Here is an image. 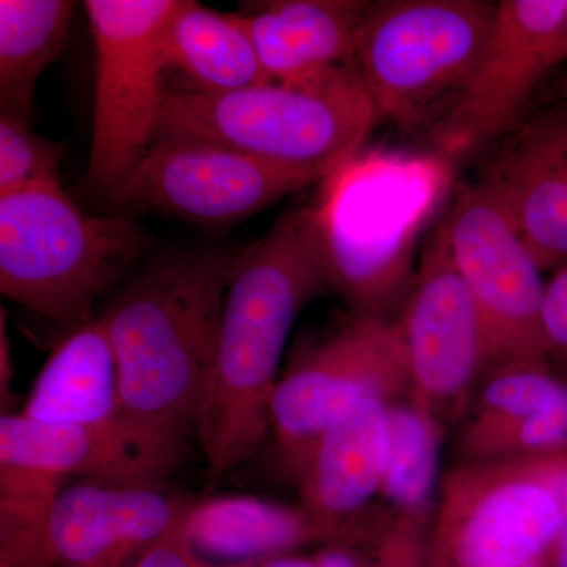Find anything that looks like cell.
<instances>
[{"label": "cell", "instance_id": "6da1fadb", "mask_svg": "<svg viewBox=\"0 0 567 567\" xmlns=\"http://www.w3.org/2000/svg\"><path fill=\"white\" fill-rule=\"evenodd\" d=\"M330 290L308 207L286 213L262 238L234 254L215 361L194 427L213 483L245 464L270 435L287 339L306 306Z\"/></svg>", "mask_w": 567, "mask_h": 567}, {"label": "cell", "instance_id": "7a4b0ae2", "mask_svg": "<svg viewBox=\"0 0 567 567\" xmlns=\"http://www.w3.org/2000/svg\"><path fill=\"white\" fill-rule=\"evenodd\" d=\"M454 164L427 151L361 148L320 182L308 208L331 290L353 316L398 317L425 229L456 189Z\"/></svg>", "mask_w": 567, "mask_h": 567}, {"label": "cell", "instance_id": "3957f363", "mask_svg": "<svg viewBox=\"0 0 567 567\" xmlns=\"http://www.w3.org/2000/svg\"><path fill=\"white\" fill-rule=\"evenodd\" d=\"M234 254L189 249L148 265L102 320L123 412L188 435L210 380Z\"/></svg>", "mask_w": 567, "mask_h": 567}, {"label": "cell", "instance_id": "277c9868", "mask_svg": "<svg viewBox=\"0 0 567 567\" xmlns=\"http://www.w3.org/2000/svg\"><path fill=\"white\" fill-rule=\"evenodd\" d=\"M377 121L357 70H346L309 84L268 81L227 93L167 87L156 137L212 141L327 177L361 151Z\"/></svg>", "mask_w": 567, "mask_h": 567}, {"label": "cell", "instance_id": "5b68a950", "mask_svg": "<svg viewBox=\"0 0 567 567\" xmlns=\"http://www.w3.org/2000/svg\"><path fill=\"white\" fill-rule=\"evenodd\" d=\"M145 248L136 224L87 215L62 186L0 196V290L66 330L92 322L95 301Z\"/></svg>", "mask_w": 567, "mask_h": 567}, {"label": "cell", "instance_id": "8992f818", "mask_svg": "<svg viewBox=\"0 0 567 567\" xmlns=\"http://www.w3.org/2000/svg\"><path fill=\"white\" fill-rule=\"evenodd\" d=\"M496 9L487 0L372 2L354 70L380 121L421 137L442 122L480 62Z\"/></svg>", "mask_w": 567, "mask_h": 567}, {"label": "cell", "instance_id": "52a82bcc", "mask_svg": "<svg viewBox=\"0 0 567 567\" xmlns=\"http://www.w3.org/2000/svg\"><path fill=\"white\" fill-rule=\"evenodd\" d=\"M567 518V446L464 461L442 476L425 567L546 563Z\"/></svg>", "mask_w": 567, "mask_h": 567}, {"label": "cell", "instance_id": "ba28073f", "mask_svg": "<svg viewBox=\"0 0 567 567\" xmlns=\"http://www.w3.org/2000/svg\"><path fill=\"white\" fill-rule=\"evenodd\" d=\"M178 0H87L95 50L91 158L82 186L118 197L158 136L167 22Z\"/></svg>", "mask_w": 567, "mask_h": 567}, {"label": "cell", "instance_id": "9c48e42d", "mask_svg": "<svg viewBox=\"0 0 567 567\" xmlns=\"http://www.w3.org/2000/svg\"><path fill=\"white\" fill-rule=\"evenodd\" d=\"M410 369L394 320L352 316L320 344L306 349L279 377L270 434L286 476L295 483L330 425L369 401L409 399Z\"/></svg>", "mask_w": 567, "mask_h": 567}, {"label": "cell", "instance_id": "30bf717a", "mask_svg": "<svg viewBox=\"0 0 567 567\" xmlns=\"http://www.w3.org/2000/svg\"><path fill=\"white\" fill-rule=\"evenodd\" d=\"M443 223L454 265L483 323L488 371L548 365L543 270L492 183L481 177L456 186Z\"/></svg>", "mask_w": 567, "mask_h": 567}, {"label": "cell", "instance_id": "8fae6325", "mask_svg": "<svg viewBox=\"0 0 567 567\" xmlns=\"http://www.w3.org/2000/svg\"><path fill=\"white\" fill-rule=\"evenodd\" d=\"M567 0H502L465 91L421 140L456 163L513 132L537 85L567 59Z\"/></svg>", "mask_w": 567, "mask_h": 567}, {"label": "cell", "instance_id": "7c38bea8", "mask_svg": "<svg viewBox=\"0 0 567 567\" xmlns=\"http://www.w3.org/2000/svg\"><path fill=\"white\" fill-rule=\"evenodd\" d=\"M323 178L216 142L159 136L115 205L152 208L197 226H234Z\"/></svg>", "mask_w": 567, "mask_h": 567}, {"label": "cell", "instance_id": "4fadbf2b", "mask_svg": "<svg viewBox=\"0 0 567 567\" xmlns=\"http://www.w3.org/2000/svg\"><path fill=\"white\" fill-rule=\"evenodd\" d=\"M394 322L409 360V401L446 425L487 371V349L475 301L451 256L443 213Z\"/></svg>", "mask_w": 567, "mask_h": 567}, {"label": "cell", "instance_id": "5bb4252c", "mask_svg": "<svg viewBox=\"0 0 567 567\" xmlns=\"http://www.w3.org/2000/svg\"><path fill=\"white\" fill-rule=\"evenodd\" d=\"M185 435L128 415L99 423L0 417V461L50 470L110 487H156L185 457Z\"/></svg>", "mask_w": 567, "mask_h": 567}, {"label": "cell", "instance_id": "9a60e30c", "mask_svg": "<svg viewBox=\"0 0 567 567\" xmlns=\"http://www.w3.org/2000/svg\"><path fill=\"white\" fill-rule=\"evenodd\" d=\"M185 499L156 487H65L51 520L55 567H133L174 524Z\"/></svg>", "mask_w": 567, "mask_h": 567}, {"label": "cell", "instance_id": "2e32d148", "mask_svg": "<svg viewBox=\"0 0 567 567\" xmlns=\"http://www.w3.org/2000/svg\"><path fill=\"white\" fill-rule=\"evenodd\" d=\"M372 2L268 0L241 13L271 82L309 84L354 70L358 39Z\"/></svg>", "mask_w": 567, "mask_h": 567}, {"label": "cell", "instance_id": "e0dca14e", "mask_svg": "<svg viewBox=\"0 0 567 567\" xmlns=\"http://www.w3.org/2000/svg\"><path fill=\"white\" fill-rule=\"evenodd\" d=\"M388 402L354 406L324 431L298 480L301 509L333 544L347 525L379 496L385 476Z\"/></svg>", "mask_w": 567, "mask_h": 567}, {"label": "cell", "instance_id": "ac0fdd59", "mask_svg": "<svg viewBox=\"0 0 567 567\" xmlns=\"http://www.w3.org/2000/svg\"><path fill=\"white\" fill-rule=\"evenodd\" d=\"M543 271L567 267V167L539 112L518 123L483 175Z\"/></svg>", "mask_w": 567, "mask_h": 567}, {"label": "cell", "instance_id": "d6986e66", "mask_svg": "<svg viewBox=\"0 0 567 567\" xmlns=\"http://www.w3.org/2000/svg\"><path fill=\"white\" fill-rule=\"evenodd\" d=\"M183 529L194 557L212 567H252L312 544H327L300 506L257 496L189 502Z\"/></svg>", "mask_w": 567, "mask_h": 567}, {"label": "cell", "instance_id": "ffe728a7", "mask_svg": "<svg viewBox=\"0 0 567 567\" xmlns=\"http://www.w3.org/2000/svg\"><path fill=\"white\" fill-rule=\"evenodd\" d=\"M44 423H99L123 412L117 363L102 317L54 347L22 406Z\"/></svg>", "mask_w": 567, "mask_h": 567}, {"label": "cell", "instance_id": "44dd1931", "mask_svg": "<svg viewBox=\"0 0 567 567\" xmlns=\"http://www.w3.org/2000/svg\"><path fill=\"white\" fill-rule=\"evenodd\" d=\"M167 69L189 91L227 93L268 82L240 14L219 13L193 0H178L164 35Z\"/></svg>", "mask_w": 567, "mask_h": 567}, {"label": "cell", "instance_id": "7402d4cb", "mask_svg": "<svg viewBox=\"0 0 567 567\" xmlns=\"http://www.w3.org/2000/svg\"><path fill=\"white\" fill-rule=\"evenodd\" d=\"M73 11L69 0H0L2 117L31 125L37 81L61 52Z\"/></svg>", "mask_w": 567, "mask_h": 567}, {"label": "cell", "instance_id": "603a6c76", "mask_svg": "<svg viewBox=\"0 0 567 567\" xmlns=\"http://www.w3.org/2000/svg\"><path fill=\"white\" fill-rule=\"evenodd\" d=\"M390 446L380 498L391 517L429 533L440 483V451L445 424L409 399L391 402Z\"/></svg>", "mask_w": 567, "mask_h": 567}, {"label": "cell", "instance_id": "cb8c5ba5", "mask_svg": "<svg viewBox=\"0 0 567 567\" xmlns=\"http://www.w3.org/2000/svg\"><path fill=\"white\" fill-rule=\"evenodd\" d=\"M65 477L0 461V567H55L51 520Z\"/></svg>", "mask_w": 567, "mask_h": 567}, {"label": "cell", "instance_id": "d4e9b609", "mask_svg": "<svg viewBox=\"0 0 567 567\" xmlns=\"http://www.w3.org/2000/svg\"><path fill=\"white\" fill-rule=\"evenodd\" d=\"M566 393L567 382L551 374L550 365H514L494 371L462 435L484 434L517 423L555 404Z\"/></svg>", "mask_w": 567, "mask_h": 567}, {"label": "cell", "instance_id": "484cf974", "mask_svg": "<svg viewBox=\"0 0 567 567\" xmlns=\"http://www.w3.org/2000/svg\"><path fill=\"white\" fill-rule=\"evenodd\" d=\"M567 446V393L517 423L477 435H461L465 461L535 456Z\"/></svg>", "mask_w": 567, "mask_h": 567}, {"label": "cell", "instance_id": "4316f807", "mask_svg": "<svg viewBox=\"0 0 567 567\" xmlns=\"http://www.w3.org/2000/svg\"><path fill=\"white\" fill-rule=\"evenodd\" d=\"M63 145L44 140L31 125L0 115V196L61 188Z\"/></svg>", "mask_w": 567, "mask_h": 567}, {"label": "cell", "instance_id": "83f0119b", "mask_svg": "<svg viewBox=\"0 0 567 567\" xmlns=\"http://www.w3.org/2000/svg\"><path fill=\"white\" fill-rule=\"evenodd\" d=\"M543 331L548 358L567 363V267L559 268L546 282Z\"/></svg>", "mask_w": 567, "mask_h": 567}, {"label": "cell", "instance_id": "f1b7e54d", "mask_svg": "<svg viewBox=\"0 0 567 567\" xmlns=\"http://www.w3.org/2000/svg\"><path fill=\"white\" fill-rule=\"evenodd\" d=\"M188 505L189 502L185 499L171 528L141 555L133 567H212L194 557L186 543L183 522Z\"/></svg>", "mask_w": 567, "mask_h": 567}, {"label": "cell", "instance_id": "f546056e", "mask_svg": "<svg viewBox=\"0 0 567 567\" xmlns=\"http://www.w3.org/2000/svg\"><path fill=\"white\" fill-rule=\"evenodd\" d=\"M13 358H11V347L9 331H7V311L0 309V402H2L3 415L11 413L17 399L11 393V382H13Z\"/></svg>", "mask_w": 567, "mask_h": 567}, {"label": "cell", "instance_id": "4dcf8cb0", "mask_svg": "<svg viewBox=\"0 0 567 567\" xmlns=\"http://www.w3.org/2000/svg\"><path fill=\"white\" fill-rule=\"evenodd\" d=\"M539 115L567 166V100L539 111Z\"/></svg>", "mask_w": 567, "mask_h": 567}, {"label": "cell", "instance_id": "1f68e13d", "mask_svg": "<svg viewBox=\"0 0 567 567\" xmlns=\"http://www.w3.org/2000/svg\"><path fill=\"white\" fill-rule=\"evenodd\" d=\"M317 567H374L352 548L328 544L312 555Z\"/></svg>", "mask_w": 567, "mask_h": 567}, {"label": "cell", "instance_id": "d6a6232c", "mask_svg": "<svg viewBox=\"0 0 567 567\" xmlns=\"http://www.w3.org/2000/svg\"><path fill=\"white\" fill-rule=\"evenodd\" d=\"M546 567H567V518L546 557Z\"/></svg>", "mask_w": 567, "mask_h": 567}, {"label": "cell", "instance_id": "836d02e7", "mask_svg": "<svg viewBox=\"0 0 567 567\" xmlns=\"http://www.w3.org/2000/svg\"><path fill=\"white\" fill-rule=\"evenodd\" d=\"M254 567H317L315 558L303 557V555L290 554L284 557L267 559Z\"/></svg>", "mask_w": 567, "mask_h": 567}, {"label": "cell", "instance_id": "e575fe53", "mask_svg": "<svg viewBox=\"0 0 567 567\" xmlns=\"http://www.w3.org/2000/svg\"><path fill=\"white\" fill-rule=\"evenodd\" d=\"M559 89H561V92L567 96V74L561 81H559Z\"/></svg>", "mask_w": 567, "mask_h": 567}, {"label": "cell", "instance_id": "d590c367", "mask_svg": "<svg viewBox=\"0 0 567 567\" xmlns=\"http://www.w3.org/2000/svg\"><path fill=\"white\" fill-rule=\"evenodd\" d=\"M529 567H546V563H537V565H533V566H529Z\"/></svg>", "mask_w": 567, "mask_h": 567}, {"label": "cell", "instance_id": "8d00e7d4", "mask_svg": "<svg viewBox=\"0 0 567 567\" xmlns=\"http://www.w3.org/2000/svg\"><path fill=\"white\" fill-rule=\"evenodd\" d=\"M566 52H567V37H566Z\"/></svg>", "mask_w": 567, "mask_h": 567}]
</instances>
